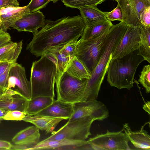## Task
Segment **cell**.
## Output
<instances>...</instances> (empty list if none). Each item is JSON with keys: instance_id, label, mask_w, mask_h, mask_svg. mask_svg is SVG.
<instances>
[{"instance_id": "1", "label": "cell", "mask_w": 150, "mask_h": 150, "mask_svg": "<svg viewBox=\"0 0 150 150\" xmlns=\"http://www.w3.org/2000/svg\"><path fill=\"white\" fill-rule=\"evenodd\" d=\"M85 25L81 16L64 17L55 21L45 20V25L33 33L26 49L36 57L49 49L64 45L81 36Z\"/></svg>"}, {"instance_id": "2", "label": "cell", "mask_w": 150, "mask_h": 150, "mask_svg": "<svg viewBox=\"0 0 150 150\" xmlns=\"http://www.w3.org/2000/svg\"><path fill=\"white\" fill-rule=\"evenodd\" d=\"M127 25L121 21L113 25L110 29L103 45L102 53L99 62L88 79L84 91L80 102L96 99L101 84L107 71L113 53L123 36Z\"/></svg>"}, {"instance_id": "3", "label": "cell", "mask_w": 150, "mask_h": 150, "mask_svg": "<svg viewBox=\"0 0 150 150\" xmlns=\"http://www.w3.org/2000/svg\"><path fill=\"white\" fill-rule=\"evenodd\" d=\"M138 52V50H136L121 58L111 59L107 76V81L111 86L129 90L133 86L137 69L144 60Z\"/></svg>"}, {"instance_id": "4", "label": "cell", "mask_w": 150, "mask_h": 150, "mask_svg": "<svg viewBox=\"0 0 150 150\" xmlns=\"http://www.w3.org/2000/svg\"><path fill=\"white\" fill-rule=\"evenodd\" d=\"M57 75L54 63L44 55L33 62L30 83L31 99L40 96H55L54 86Z\"/></svg>"}, {"instance_id": "5", "label": "cell", "mask_w": 150, "mask_h": 150, "mask_svg": "<svg viewBox=\"0 0 150 150\" xmlns=\"http://www.w3.org/2000/svg\"><path fill=\"white\" fill-rule=\"evenodd\" d=\"M108 32L95 39L85 41L79 40L78 41L75 56L91 74L100 58Z\"/></svg>"}, {"instance_id": "6", "label": "cell", "mask_w": 150, "mask_h": 150, "mask_svg": "<svg viewBox=\"0 0 150 150\" xmlns=\"http://www.w3.org/2000/svg\"><path fill=\"white\" fill-rule=\"evenodd\" d=\"M94 120L83 117L71 122H68L59 130L54 131L51 135L43 140H59L63 139L76 140H86L91 134L90 128Z\"/></svg>"}, {"instance_id": "7", "label": "cell", "mask_w": 150, "mask_h": 150, "mask_svg": "<svg viewBox=\"0 0 150 150\" xmlns=\"http://www.w3.org/2000/svg\"><path fill=\"white\" fill-rule=\"evenodd\" d=\"M87 80H80L65 72L59 81L55 83L57 99L73 104L80 102Z\"/></svg>"}, {"instance_id": "8", "label": "cell", "mask_w": 150, "mask_h": 150, "mask_svg": "<svg viewBox=\"0 0 150 150\" xmlns=\"http://www.w3.org/2000/svg\"><path fill=\"white\" fill-rule=\"evenodd\" d=\"M93 150H130L128 145L129 139L121 130L111 132L107 130L104 134H97L87 141Z\"/></svg>"}, {"instance_id": "9", "label": "cell", "mask_w": 150, "mask_h": 150, "mask_svg": "<svg viewBox=\"0 0 150 150\" xmlns=\"http://www.w3.org/2000/svg\"><path fill=\"white\" fill-rule=\"evenodd\" d=\"M74 112L68 122L83 117H90L94 120H103L109 116L106 106L96 99L74 104Z\"/></svg>"}, {"instance_id": "10", "label": "cell", "mask_w": 150, "mask_h": 150, "mask_svg": "<svg viewBox=\"0 0 150 150\" xmlns=\"http://www.w3.org/2000/svg\"><path fill=\"white\" fill-rule=\"evenodd\" d=\"M8 90L18 92L28 100L31 99L30 84L27 78L25 68L16 62L9 69L7 86L4 91Z\"/></svg>"}, {"instance_id": "11", "label": "cell", "mask_w": 150, "mask_h": 150, "mask_svg": "<svg viewBox=\"0 0 150 150\" xmlns=\"http://www.w3.org/2000/svg\"><path fill=\"white\" fill-rule=\"evenodd\" d=\"M140 43L139 26L127 25L123 36L112 54L111 59L121 58L138 50Z\"/></svg>"}, {"instance_id": "12", "label": "cell", "mask_w": 150, "mask_h": 150, "mask_svg": "<svg viewBox=\"0 0 150 150\" xmlns=\"http://www.w3.org/2000/svg\"><path fill=\"white\" fill-rule=\"evenodd\" d=\"M122 13V22L127 25L138 27L140 15L146 6H150L144 0H117Z\"/></svg>"}, {"instance_id": "13", "label": "cell", "mask_w": 150, "mask_h": 150, "mask_svg": "<svg viewBox=\"0 0 150 150\" xmlns=\"http://www.w3.org/2000/svg\"><path fill=\"white\" fill-rule=\"evenodd\" d=\"M93 150L87 141L63 139L40 141L31 150Z\"/></svg>"}, {"instance_id": "14", "label": "cell", "mask_w": 150, "mask_h": 150, "mask_svg": "<svg viewBox=\"0 0 150 150\" xmlns=\"http://www.w3.org/2000/svg\"><path fill=\"white\" fill-rule=\"evenodd\" d=\"M39 129L35 126L28 127L18 132L12 139L15 144L11 149H31L40 142Z\"/></svg>"}, {"instance_id": "15", "label": "cell", "mask_w": 150, "mask_h": 150, "mask_svg": "<svg viewBox=\"0 0 150 150\" xmlns=\"http://www.w3.org/2000/svg\"><path fill=\"white\" fill-rule=\"evenodd\" d=\"M45 16L40 10L30 13L17 20L11 27L18 31L29 32L33 33L45 25Z\"/></svg>"}, {"instance_id": "16", "label": "cell", "mask_w": 150, "mask_h": 150, "mask_svg": "<svg viewBox=\"0 0 150 150\" xmlns=\"http://www.w3.org/2000/svg\"><path fill=\"white\" fill-rule=\"evenodd\" d=\"M30 13L28 6H8L0 8V30L6 32L16 21Z\"/></svg>"}, {"instance_id": "17", "label": "cell", "mask_w": 150, "mask_h": 150, "mask_svg": "<svg viewBox=\"0 0 150 150\" xmlns=\"http://www.w3.org/2000/svg\"><path fill=\"white\" fill-rule=\"evenodd\" d=\"M28 100L18 92L8 90L0 96V108L7 111L18 110L25 112Z\"/></svg>"}, {"instance_id": "18", "label": "cell", "mask_w": 150, "mask_h": 150, "mask_svg": "<svg viewBox=\"0 0 150 150\" xmlns=\"http://www.w3.org/2000/svg\"><path fill=\"white\" fill-rule=\"evenodd\" d=\"M74 104L57 99L46 108L35 115L69 119L74 112Z\"/></svg>"}, {"instance_id": "19", "label": "cell", "mask_w": 150, "mask_h": 150, "mask_svg": "<svg viewBox=\"0 0 150 150\" xmlns=\"http://www.w3.org/2000/svg\"><path fill=\"white\" fill-rule=\"evenodd\" d=\"M63 45L52 48L45 52L42 55L45 56L52 61L56 67L57 75L55 83L59 81L62 75L65 72L71 59L62 52L61 48Z\"/></svg>"}, {"instance_id": "20", "label": "cell", "mask_w": 150, "mask_h": 150, "mask_svg": "<svg viewBox=\"0 0 150 150\" xmlns=\"http://www.w3.org/2000/svg\"><path fill=\"white\" fill-rule=\"evenodd\" d=\"M143 128V126L139 130L133 131L128 124L126 123L123 124L122 131H124L129 141L135 148L139 149L150 150V136Z\"/></svg>"}, {"instance_id": "21", "label": "cell", "mask_w": 150, "mask_h": 150, "mask_svg": "<svg viewBox=\"0 0 150 150\" xmlns=\"http://www.w3.org/2000/svg\"><path fill=\"white\" fill-rule=\"evenodd\" d=\"M63 118L35 115H26L22 120L33 124L39 129L45 131L46 134L52 133Z\"/></svg>"}, {"instance_id": "22", "label": "cell", "mask_w": 150, "mask_h": 150, "mask_svg": "<svg viewBox=\"0 0 150 150\" xmlns=\"http://www.w3.org/2000/svg\"><path fill=\"white\" fill-rule=\"evenodd\" d=\"M86 27H90L108 20L104 12L96 6H89L79 8Z\"/></svg>"}, {"instance_id": "23", "label": "cell", "mask_w": 150, "mask_h": 150, "mask_svg": "<svg viewBox=\"0 0 150 150\" xmlns=\"http://www.w3.org/2000/svg\"><path fill=\"white\" fill-rule=\"evenodd\" d=\"M22 40L18 42H12L0 48V60L2 62H16L22 47Z\"/></svg>"}, {"instance_id": "24", "label": "cell", "mask_w": 150, "mask_h": 150, "mask_svg": "<svg viewBox=\"0 0 150 150\" xmlns=\"http://www.w3.org/2000/svg\"><path fill=\"white\" fill-rule=\"evenodd\" d=\"M54 98L45 96H38L32 98L28 100L25 112L28 115H35L50 105Z\"/></svg>"}, {"instance_id": "25", "label": "cell", "mask_w": 150, "mask_h": 150, "mask_svg": "<svg viewBox=\"0 0 150 150\" xmlns=\"http://www.w3.org/2000/svg\"><path fill=\"white\" fill-rule=\"evenodd\" d=\"M113 25L111 21L107 20L90 27H85L80 40L85 41L100 37L108 32Z\"/></svg>"}, {"instance_id": "26", "label": "cell", "mask_w": 150, "mask_h": 150, "mask_svg": "<svg viewBox=\"0 0 150 150\" xmlns=\"http://www.w3.org/2000/svg\"><path fill=\"white\" fill-rule=\"evenodd\" d=\"M65 72L70 76L80 80L89 79L91 75L84 65L76 56L71 59Z\"/></svg>"}, {"instance_id": "27", "label": "cell", "mask_w": 150, "mask_h": 150, "mask_svg": "<svg viewBox=\"0 0 150 150\" xmlns=\"http://www.w3.org/2000/svg\"><path fill=\"white\" fill-rule=\"evenodd\" d=\"M140 43L138 54L150 63V27L140 24L139 26Z\"/></svg>"}, {"instance_id": "28", "label": "cell", "mask_w": 150, "mask_h": 150, "mask_svg": "<svg viewBox=\"0 0 150 150\" xmlns=\"http://www.w3.org/2000/svg\"><path fill=\"white\" fill-rule=\"evenodd\" d=\"M106 0H61L67 7L79 9L89 6H96L101 4Z\"/></svg>"}, {"instance_id": "29", "label": "cell", "mask_w": 150, "mask_h": 150, "mask_svg": "<svg viewBox=\"0 0 150 150\" xmlns=\"http://www.w3.org/2000/svg\"><path fill=\"white\" fill-rule=\"evenodd\" d=\"M139 82L145 89L146 93L150 92V65H145L139 75Z\"/></svg>"}, {"instance_id": "30", "label": "cell", "mask_w": 150, "mask_h": 150, "mask_svg": "<svg viewBox=\"0 0 150 150\" xmlns=\"http://www.w3.org/2000/svg\"><path fill=\"white\" fill-rule=\"evenodd\" d=\"M78 38H75L62 46V52L67 56L72 59L75 56L76 47Z\"/></svg>"}, {"instance_id": "31", "label": "cell", "mask_w": 150, "mask_h": 150, "mask_svg": "<svg viewBox=\"0 0 150 150\" xmlns=\"http://www.w3.org/2000/svg\"><path fill=\"white\" fill-rule=\"evenodd\" d=\"M107 19L110 21L122 20V14L121 8L118 4L116 7L109 12H104Z\"/></svg>"}, {"instance_id": "32", "label": "cell", "mask_w": 150, "mask_h": 150, "mask_svg": "<svg viewBox=\"0 0 150 150\" xmlns=\"http://www.w3.org/2000/svg\"><path fill=\"white\" fill-rule=\"evenodd\" d=\"M27 115L24 112L18 110L8 111L3 118V120L21 121Z\"/></svg>"}, {"instance_id": "33", "label": "cell", "mask_w": 150, "mask_h": 150, "mask_svg": "<svg viewBox=\"0 0 150 150\" xmlns=\"http://www.w3.org/2000/svg\"><path fill=\"white\" fill-rule=\"evenodd\" d=\"M50 1V0H31L27 6L31 13L43 8Z\"/></svg>"}, {"instance_id": "34", "label": "cell", "mask_w": 150, "mask_h": 150, "mask_svg": "<svg viewBox=\"0 0 150 150\" xmlns=\"http://www.w3.org/2000/svg\"><path fill=\"white\" fill-rule=\"evenodd\" d=\"M141 24L150 27V6H146L140 15Z\"/></svg>"}, {"instance_id": "35", "label": "cell", "mask_w": 150, "mask_h": 150, "mask_svg": "<svg viewBox=\"0 0 150 150\" xmlns=\"http://www.w3.org/2000/svg\"><path fill=\"white\" fill-rule=\"evenodd\" d=\"M12 42L10 34L7 32L0 30V48Z\"/></svg>"}, {"instance_id": "36", "label": "cell", "mask_w": 150, "mask_h": 150, "mask_svg": "<svg viewBox=\"0 0 150 150\" xmlns=\"http://www.w3.org/2000/svg\"><path fill=\"white\" fill-rule=\"evenodd\" d=\"M11 66L8 67L5 71L0 76V87L4 91L7 86L9 71Z\"/></svg>"}, {"instance_id": "37", "label": "cell", "mask_w": 150, "mask_h": 150, "mask_svg": "<svg viewBox=\"0 0 150 150\" xmlns=\"http://www.w3.org/2000/svg\"><path fill=\"white\" fill-rule=\"evenodd\" d=\"M19 4L17 0H0V8L8 6H18Z\"/></svg>"}, {"instance_id": "38", "label": "cell", "mask_w": 150, "mask_h": 150, "mask_svg": "<svg viewBox=\"0 0 150 150\" xmlns=\"http://www.w3.org/2000/svg\"><path fill=\"white\" fill-rule=\"evenodd\" d=\"M12 145L10 142L0 140V150L11 149Z\"/></svg>"}, {"instance_id": "39", "label": "cell", "mask_w": 150, "mask_h": 150, "mask_svg": "<svg viewBox=\"0 0 150 150\" xmlns=\"http://www.w3.org/2000/svg\"><path fill=\"white\" fill-rule=\"evenodd\" d=\"M13 64L7 62H0V76L5 71L8 67Z\"/></svg>"}, {"instance_id": "40", "label": "cell", "mask_w": 150, "mask_h": 150, "mask_svg": "<svg viewBox=\"0 0 150 150\" xmlns=\"http://www.w3.org/2000/svg\"><path fill=\"white\" fill-rule=\"evenodd\" d=\"M143 108L149 115L150 114V102L148 101L144 105Z\"/></svg>"}, {"instance_id": "41", "label": "cell", "mask_w": 150, "mask_h": 150, "mask_svg": "<svg viewBox=\"0 0 150 150\" xmlns=\"http://www.w3.org/2000/svg\"><path fill=\"white\" fill-rule=\"evenodd\" d=\"M6 110L0 108V123L3 120V118L8 112Z\"/></svg>"}, {"instance_id": "42", "label": "cell", "mask_w": 150, "mask_h": 150, "mask_svg": "<svg viewBox=\"0 0 150 150\" xmlns=\"http://www.w3.org/2000/svg\"><path fill=\"white\" fill-rule=\"evenodd\" d=\"M4 93V90L0 87V96L3 94Z\"/></svg>"}, {"instance_id": "43", "label": "cell", "mask_w": 150, "mask_h": 150, "mask_svg": "<svg viewBox=\"0 0 150 150\" xmlns=\"http://www.w3.org/2000/svg\"><path fill=\"white\" fill-rule=\"evenodd\" d=\"M51 1H52L53 3H55L57 1L60 0H50Z\"/></svg>"}, {"instance_id": "44", "label": "cell", "mask_w": 150, "mask_h": 150, "mask_svg": "<svg viewBox=\"0 0 150 150\" xmlns=\"http://www.w3.org/2000/svg\"><path fill=\"white\" fill-rule=\"evenodd\" d=\"M2 62L0 60V62Z\"/></svg>"}, {"instance_id": "45", "label": "cell", "mask_w": 150, "mask_h": 150, "mask_svg": "<svg viewBox=\"0 0 150 150\" xmlns=\"http://www.w3.org/2000/svg\"><path fill=\"white\" fill-rule=\"evenodd\" d=\"M115 0V1H117V0Z\"/></svg>"}]
</instances>
